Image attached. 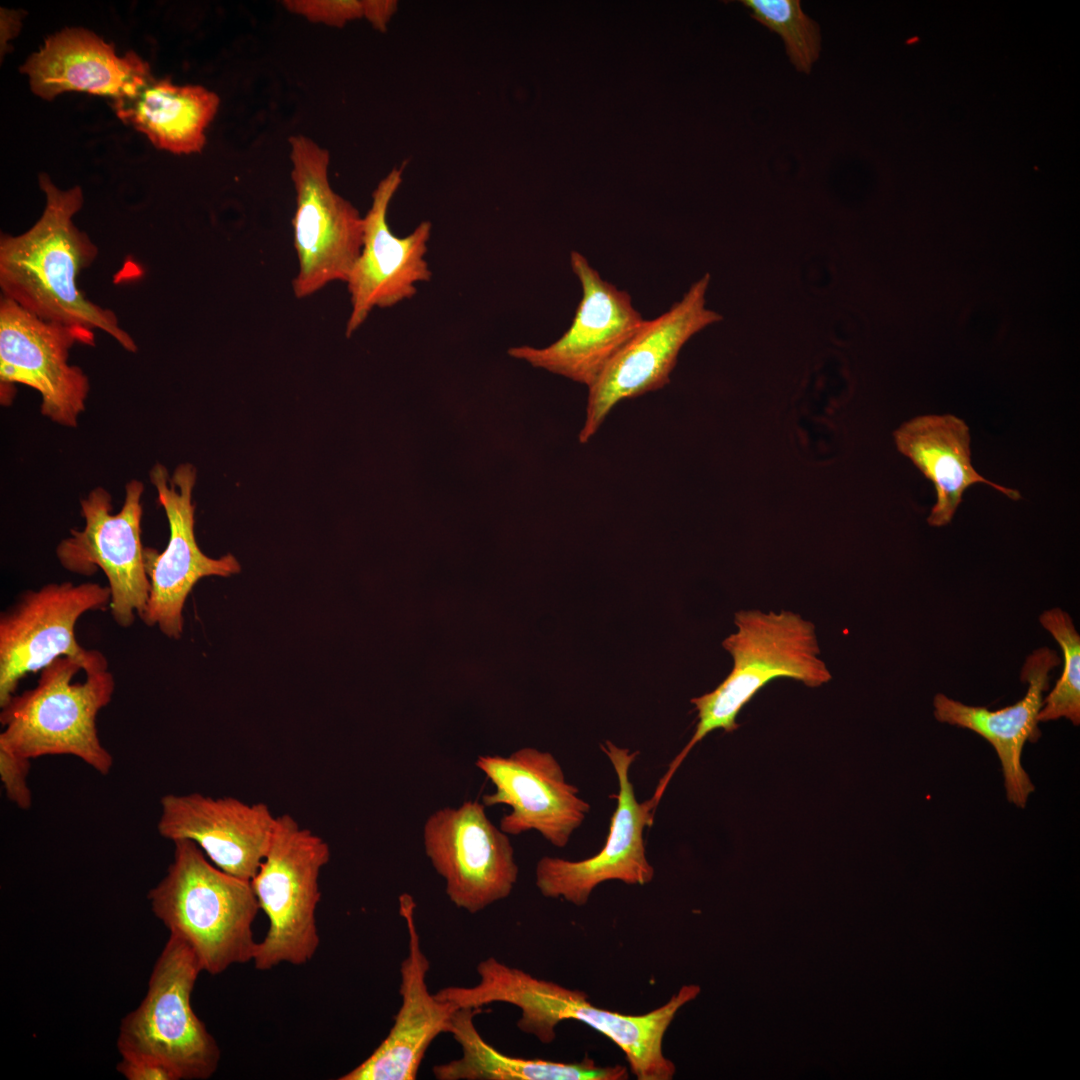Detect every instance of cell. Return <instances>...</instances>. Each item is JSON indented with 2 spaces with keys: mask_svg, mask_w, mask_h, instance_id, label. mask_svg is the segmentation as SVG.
Returning a JSON list of instances; mask_svg holds the SVG:
<instances>
[{
  "mask_svg": "<svg viewBox=\"0 0 1080 1080\" xmlns=\"http://www.w3.org/2000/svg\"><path fill=\"white\" fill-rule=\"evenodd\" d=\"M476 971L477 984L445 987L437 992L438 996L458 1007L483 1008L495 1003L516 1006L521 1011L518 1029L543 1044L555 1040L560 1022H582L621 1049L638 1080L674 1077L675 1065L663 1051L664 1036L678 1011L700 991L696 985H686L658 1008L641 1015H626L599 1008L582 991L534 977L495 957L479 962Z\"/></svg>",
  "mask_w": 1080,
  "mask_h": 1080,
  "instance_id": "obj_1",
  "label": "cell"
},
{
  "mask_svg": "<svg viewBox=\"0 0 1080 1080\" xmlns=\"http://www.w3.org/2000/svg\"><path fill=\"white\" fill-rule=\"evenodd\" d=\"M415 902L409 894L399 897V913L408 932V954L401 963V1005L393 1026L379 1046L340 1080H414L426 1051L447 1033L458 1007L432 994L426 977L430 963L421 948L415 920Z\"/></svg>",
  "mask_w": 1080,
  "mask_h": 1080,
  "instance_id": "obj_20",
  "label": "cell"
},
{
  "mask_svg": "<svg viewBox=\"0 0 1080 1080\" xmlns=\"http://www.w3.org/2000/svg\"><path fill=\"white\" fill-rule=\"evenodd\" d=\"M31 759L0 748V777L7 798L18 808L27 810L32 804L28 786Z\"/></svg>",
  "mask_w": 1080,
  "mask_h": 1080,
  "instance_id": "obj_29",
  "label": "cell"
},
{
  "mask_svg": "<svg viewBox=\"0 0 1080 1080\" xmlns=\"http://www.w3.org/2000/svg\"><path fill=\"white\" fill-rule=\"evenodd\" d=\"M117 1070L128 1080H176L166 1066L143 1057H122Z\"/></svg>",
  "mask_w": 1080,
  "mask_h": 1080,
  "instance_id": "obj_30",
  "label": "cell"
},
{
  "mask_svg": "<svg viewBox=\"0 0 1080 1080\" xmlns=\"http://www.w3.org/2000/svg\"><path fill=\"white\" fill-rule=\"evenodd\" d=\"M45 207L35 224L22 234H1L0 288L2 296L45 321L113 337L135 352L133 338L115 313L87 298L78 288L79 274L98 255L97 246L73 223L84 196L79 186L58 188L46 173L39 175Z\"/></svg>",
  "mask_w": 1080,
  "mask_h": 1080,
  "instance_id": "obj_2",
  "label": "cell"
},
{
  "mask_svg": "<svg viewBox=\"0 0 1080 1080\" xmlns=\"http://www.w3.org/2000/svg\"><path fill=\"white\" fill-rule=\"evenodd\" d=\"M403 167L393 168L376 186L364 218L363 243L345 281L351 312L345 334L350 337L375 308L392 307L412 298L416 284L432 273L425 260L432 225L422 221L410 234H393L387 212L402 182Z\"/></svg>",
  "mask_w": 1080,
  "mask_h": 1080,
  "instance_id": "obj_17",
  "label": "cell"
},
{
  "mask_svg": "<svg viewBox=\"0 0 1080 1080\" xmlns=\"http://www.w3.org/2000/svg\"><path fill=\"white\" fill-rule=\"evenodd\" d=\"M1041 625L1050 632L1063 651V672L1048 696L1043 699L1039 722L1067 718L1080 723V636L1070 615L1060 608L1044 611Z\"/></svg>",
  "mask_w": 1080,
  "mask_h": 1080,
  "instance_id": "obj_26",
  "label": "cell"
},
{
  "mask_svg": "<svg viewBox=\"0 0 1080 1080\" xmlns=\"http://www.w3.org/2000/svg\"><path fill=\"white\" fill-rule=\"evenodd\" d=\"M80 670V660L59 657L40 671L36 686L1 706L0 748L31 760L71 755L107 775L113 758L100 741L96 719L112 699L115 679L101 669L73 683Z\"/></svg>",
  "mask_w": 1080,
  "mask_h": 1080,
  "instance_id": "obj_5",
  "label": "cell"
},
{
  "mask_svg": "<svg viewBox=\"0 0 1080 1080\" xmlns=\"http://www.w3.org/2000/svg\"><path fill=\"white\" fill-rule=\"evenodd\" d=\"M202 971L188 944L170 934L143 1001L121 1022L117 1047L122 1057L157 1061L176 1080H204L215 1073L220 1049L191 1005Z\"/></svg>",
  "mask_w": 1080,
  "mask_h": 1080,
  "instance_id": "obj_7",
  "label": "cell"
},
{
  "mask_svg": "<svg viewBox=\"0 0 1080 1080\" xmlns=\"http://www.w3.org/2000/svg\"><path fill=\"white\" fill-rule=\"evenodd\" d=\"M483 1008L460 1007L448 1032L461 1048V1056L435 1065L438 1080H624L625 1066H598L592 1059L562 1063L543 1059L513 1057L498 1051L484 1040L474 1018Z\"/></svg>",
  "mask_w": 1080,
  "mask_h": 1080,
  "instance_id": "obj_25",
  "label": "cell"
},
{
  "mask_svg": "<svg viewBox=\"0 0 1080 1080\" xmlns=\"http://www.w3.org/2000/svg\"><path fill=\"white\" fill-rule=\"evenodd\" d=\"M396 10V1L368 0L366 20L369 21L375 29L384 31Z\"/></svg>",
  "mask_w": 1080,
  "mask_h": 1080,
  "instance_id": "obj_31",
  "label": "cell"
},
{
  "mask_svg": "<svg viewBox=\"0 0 1080 1080\" xmlns=\"http://www.w3.org/2000/svg\"><path fill=\"white\" fill-rule=\"evenodd\" d=\"M475 765L495 786L483 804L511 808L499 823L508 835L536 830L552 845L565 847L590 811L550 752L523 747L509 756L480 755Z\"/></svg>",
  "mask_w": 1080,
  "mask_h": 1080,
  "instance_id": "obj_18",
  "label": "cell"
},
{
  "mask_svg": "<svg viewBox=\"0 0 1080 1080\" xmlns=\"http://www.w3.org/2000/svg\"><path fill=\"white\" fill-rule=\"evenodd\" d=\"M423 844L449 900L471 914L507 898L517 882L508 834L492 824L483 803L433 812L423 826Z\"/></svg>",
  "mask_w": 1080,
  "mask_h": 1080,
  "instance_id": "obj_12",
  "label": "cell"
},
{
  "mask_svg": "<svg viewBox=\"0 0 1080 1080\" xmlns=\"http://www.w3.org/2000/svg\"><path fill=\"white\" fill-rule=\"evenodd\" d=\"M291 179L296 192L292 219L298 272L296 298L313 295L335 281L345 282L363 243L364 218L329 183V152L311 138H289Z\"/></svg>",
  "mask_w": 1080,
  "mask_h": 1080,
  "instance_id": "obj_8",
  "label": "cell"
},
{
  "mask_svg": "<svg viewBox=\"0 0 1080 1080\" xmlns=\"http://www.w3.org/2000/svg\"><path fill=\"white\" fill-rule=\"evenodd\" d=\"M143 489L138 480L128 482L117 514L111 513V496L105 489L92 490L81 500L84 528L71 529L56 549L60 564L69 572L91 576L98 569L103 571L111 592L109 609L124 628L137 616L143 617L150 592L141 541Z\"/></svg>",
  "mask_w": 1080,
  "mask_h": 1080,
  "instance_id": "obj_10",
  "label": "cell"
},
{
  "mask_svg": "<svg viewBox=\"0 0 1080 1080\" xmlns=\"http://www.w3.org/2000/svg\"><path fill=\"white\" fill-rule=\"evenodd\" d=\"M20 13L1 9V45L5 47L8 39L14 37L20 28Z\"/></svg>",
  "mask_w": 1080,
  "mask_h": 1080,
  "instance_id": "obj_32",
  "label": "cell"
},
{
  "mask_svg": "<svg viewBox=\"0 0 1080 1080\" xmlns=\"http://www.w3.org/2000/svg\"><path fill=\"white\" fill-rule=\"evenodd\" d=\"M570 265L580 281L582 298L569 329L547 347L525 345L508 353L589 388L645 319L629 293L602 279L578 251L571 252Z\"/></svg>",
  "mask_w": 1080,
  "mask_h": 1080,
  "instance_id": "obj_16",
  "label": "cell"
},
{
  "mask_svg": "<svg viewBox=\"0 0 1080 1080\" xmlns=\"http://www.w3.org/2000/svg\"><path fill=\"white\" fill-rule=\"evenodd\" d=\"M20 71L28 75L32 92L45 100L69 91L112 101L132 98L153 77L148 62L135 52L118 56L114 45L84 28H66L46 38Z\"/></svg>",
  "mask_w": 1080,
  "mask_h": 1080,
  "instance_id": "obj_21",
  "label": "cell"
},
{
  "mask_svg": "<svg viewBox=\"0 0 1080 1080\" xmlns=\"http://www.w3.org/2000/svg\"><path fill=\"white\" fill-rule=\"evenodd\" d=\"M110 603L109 587L95 582L48 583L21 593L0 615V707L24 677L59 657L80 660L85 673L108 669L100 651L77 642L75 626L84 613L109 609Z\"/></svg>",
  "mask_w": 1080,
  "mask_h": 1080,
  "instance_id": "obj_9",
  "label": "cell"
},
{
  "mask_svg": "<svg viewBox=\"0 0 1080 1080\" xmlns=\"http://www.w3.org/2000/svg\"><path fill=\"white\" fill-rule=\"evenodd\" d=\"M751 16L784 41L794 67L809 74L821 49L818 23L802 10L799 0H744Z\"/></svg>",
  "mask_w": 1080,
  "mask_h": 1080,
  "instance_id": "obj_27",
  "label": "cell"
},
{
  "mask_svg": "<svg viewBox=\"0 0 1080 1080\" xmlns=\"http://www.w3.org/2000/svg\"><path fill=\"white\" fill-rule=\"evenodd\" d=\"M893 437L897 450L933 483L937 499L927 517L931 526L949 524L964 492L976 483H985L1012 500L1021 498L1017 490L989 481L974 469L969 427L954 415L914 417L898 427Z\"/></svg>",
  "mask_w": 1080,
  "mask_h": 1080,
  "instance_id": "obj_23",
  "label": "cell"
},
{
  "mask_svg": "<svg viewBox=\"0 0 1080 1080\" xmlns=\"http://www.w3.org/2000/svg\"><path fill=\"white\" fill-rule=\"evenodd\" d=\"M173 843V861L148 893L155 916L211 975L252 961V925L260 907L250 881L216 867L190 840Z\"/></svg>",
  "mask_w": 1080,
  "mask_h": 1080,
  "instance_id": "obj_3",
  "label": "cell"
},
{
  "mask_svg": "<svg viewBox=\"0 0 1080 1080\" xmlns=\"http://www.w3.org/2000/svg\"><path fill=\"white\" fill-rule=\"evenodd\" d=\"M329 859V846L321 837L288 814L276 817L267 853L250 880L269 920L252 960L257 970H270L284 962L303 965L315 955L320 944L319 876Z\"/></svg>",
  "mask_w": 1080,
  "mask_h": 1080,
  "instance_id": "obj_6",
  "label": "cell"
},
{
  "mask_svg": "<svg viewBox=\"0 0 1080 1080\" xmlns=\"http://www.w3.org/2000/svg\"><path fill=\"white\" fill-rule=\"evenodd\" d=\"M737 631L722 642L733 658V669L713 691L691 699L697 711L695 732L671 762L657 789L664 792L672 776L692 748L710 732H733L741 709L766 684L791 678L816 688L832 675L819 657L815 626L799 614L741 610L734 618Z\"/></svg>",
  "mask_w": 1080,
  "mask_h": 1080,
  "instance_id": "obj_4",
  "label": "cell"
},
{
  "mask_svg": "<svg viewBox=\"0 0 1080 1080\" xmlns=\"http://www.w3.org/2000/svg\"><path fill=\"white\" fill-rule=\"evenodd\" d=\"M160 810V836L194 842L216 867L249 881L267 853L276 821L265 803L196 792L166 794Z\"/></svg>",
  "mask_w": 1080,
  "mask_h": 1080,
  "instance_id": "obj_19",
  "label": "cell"
},
{
  "mask_svg": "<svg viewBox=\"0 0 1080 1080\" xmlns=\"http://www.w3.org/2000/svg\"><path fill=\"white\" fill-rule=\"evenodd\" d=\"M709 282L710 275L706 273L666 312L645 320L609 361L588 388L580 443H587L596 434L619 402L666 386L685 343L702 329L722 320L719 313L706 307Z\"/></svg>",
  "mask_w": 1080,
  "mask_h": 1080,
  "instance_id": "obj_11",
  "label": "cell"
},
{
  "mask_svg": "<svg viewBox=\"0 0 1080 1080\" xmlns=\"http://www.w3.org/2000/svg\"><path fill=\"white\" fill-rule=\"evenodd\" d=\"M220 104L201 85H176L152 77L132 98L112 101L117 117L145 134L152 144L174 154H193L206 144V129Z\"/></svg>",
  "mask_w": 1080,
  "mask_h": 1080,
  "instance_id": "obj_24",
  "label": "cell"
},
{
  "mask_svg": "<svg viewBox=\"0 0 1080 1080\" xmlns=\"http://www.w3.org/2000/svg\"><path fill=\"white\" fill-rule=\"evenodd\" d=\"M616 773L619 791L603 848L583 860L542 857L536 864L535 883L547 898L585 905L601 883L618 880L628 885H645L655 871L646 856L644 830L653 823L657 803L650 798L639 803L629 779V769L638 751L619 747L606 740L600 745Z\"/></svg>",
  "mask_w": 1080,
  "mask_h": 1080,
  "instance_id": "obj_15",
  "label": "cell"
},
{
  "mask_svg": "<svg viewBox=\"0 0 1080 1080\" xmlns=\"http://www.w3.org/2000/svg\"><path fill=\"white\" fill-rule=\"evenodd\" d=\"M94 345V332L45 321L4 296L0 300L1 392L15 383L38 391L41 413L75 427L85 409L89 381L68 363L74 344Z\"/></svg>",
  "mask_w": 1080,
  "mask_h": 1080,
  "instance_id": "obj_13",
  "label": "cell"
},
{
  "mask_svg": "<svg viewBox=\"0 0 1080 1080\" xmlns=\"http://www.w3.org/2000/svg\"><path fill=\"white\" fill-rule=\"evenodd\" d=\"M169 524V540L159 553L145 547L144 561L150 592L141 620L167 637L179 639L183 632V607L195 584L204 577H229L240 572L232 554L214 559L199 548L194 533L195 505L192 491L196 469L189 463L179 465L169 475L165 466L156 463L149 472Z\"/></svg>",
  "mask_w": 1080,
  "mask_h": 1080,
  "instance_id": "obj_14",
  "label": "cell"
},
{
  "mask_svg": "<svg viewBox=\"0 0 1080 1080\" xmlns=\"http://www.w3.org/2000/svg\"><path fill=\"white\" fill-rule=\"evenodd\" d=\"M1060 659L1054 650L1041 647L1034 650L1021 671L1022 682L1028 683L1025 696L1013 705L991 711L986 707L970 706L942 693L933 699L934 716L941 723L969 729L989 742L1001 763L1007 799L1024 808L1035 790L1022 766L1023 748L1036 742L1041 733L1038 714L1043 705V693L1049 688V672Z\"/></svg>",
  "mask_w": 1080,
  "mask_h": 1080,
  "instance_id": "obj_22",
  "label": "cell"
},
{
  "mask_svg": "<svg viewBox=\"0 0 1080 1080\" xmlns=\"http://www.w3.org/2000/svg\"><path fill=\"white\" fill-rule=\"evenodd\" d=\"M284 7L310 22L343 27L346 23L367 17L368 0H286Z\"/></svg>",
  "mask_w": 1080,
  "mask_h": 1080,
  "instance_id": "obj_28",
  "label": "cell"
}]
</instances>
